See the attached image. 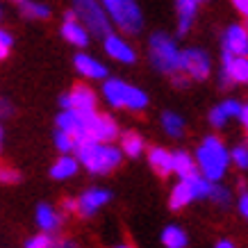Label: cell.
<instances>
[{
    "instance_id": "41",
    "label": "cell",
    "mask_w": 248,
    "mask_h": 248,
    "mask_svg": "<svg viewBox=\"0 0 248 248\" xmlns=\"http://www.w3.org/2000/svg\"><path fill=\"white\" fill-rule=\"evenodd\" d=\"M119 248H132V246H128V244H123V246H119Z\"/></svg>"
},
{
    "instance_id": "33",
    "label": "cell",
    "mask_w": 248,
    "mask_h": 248,
    "mask_svg": "<svg viewBox=\"0 0 248 248\" xmlns=\"http://www.w3.org/2000/svg\"><path fill=\"white\" fill-rule=\"evenodd\" d=\"M221 109H223V114H226L228 119H232V116H237L239 119V112H241V105L237 103V100H226V103H221Z\"/></svg>"
},
{
    "instance_id": "32",
    "label": "cell",
    "mask_w": 248,
    "mask_h": 248,
    "mask_svg": "<svg viewBox=\"0 0 248 248\" xmlns=\"http://www.w3.org/2000/svg\"><path fill=\"white\" fill-rule=\"evenodd\" d=\"M210 123L212 125H214V128H223V125H226L228 123V116L226 114H223V109H221V107H214V109H212L210 112Z\"/></svg>"
},
{
    "instance_id": "21",
    "label": "cell",
    "mask_w": 248,
    "mask_h": 248,
    "mask_svg": "<svg viewBox=\"0 0 248 248\" xmlns=\"http://www.w3.org/2000/svg\"><path fill=\"white\" fill-rule=\"evenodd\" d=\"M60 223H62V217L53 210V207H50V205L41 203L37 207V226L41 228L46 234L53 232V230H57V228H60Z\"/></svg>"
},
{
    "instance_id": "30",
    "label": "cell",
    "mask_w": 248,
    "mask_h": 248,
    "mask_svg": "<svg viewBox=\"0 0 248 248\" xmlns=\"http://www.w3.org/2000/svg\"><path fill=\"white\" fill-rule=\"evenodd\" d=\"M25 248H55V239L50 237V234H34L28 244H25Z\"/></svg>"
},
{
    "instance_id": "9",
    "label": "cell",
    "mask_w": 248,
    "mask_h": 248,
    "mask_svg": "<svg viewBox=\"0 0 248 248\" xmlns=\"http://www.w3.org/2000/svg\"><path fill=\"white\" fill-rule=\"evenodd\" d=\"M87 137H91L96 143H112L119 137V125L112 116L107 114H93L89 121V128H87Z\"/></svg>"
},
{
    "instance_id": "20",
    "label": "cell",
    "mask_w": 248,
    "mask_h": 248,
    "mask_svg": "<svg viewBox=\"0 0 248 248\" xmlns=\"http://www.w3.org/2000/svg\"><path fill=\"white\" fill-rule=\"evenodd\" d=\"M62 37L66 39L71 46H80V48L89 44V32L84 30L78 21H64V25H62Z\"/></svg>"
},
{
    "instance_id": "26",
    "label": "cell",
    "mask_w": 248,
    "mask_h": 248,
    "mask_svg": "<svg viewBox=\"0 0 248 248\" xmlns=\"http://www.w3.org/2000/svg\"><path fill=\"white\" fill-rule=\"evenodd\" d=\"M21 12L30 18H48L50 16V7L48 5H41V2H21L18 5Z\"/></svg>"
},
{
    "instance_id": "10",
    "label": "cell",
    "mask_w": 248,
    "mask_h": 248,
    "mask_svg": "<svg viewBox=\"0 0 248 248\" xmlns=\"http://www.w3.org/2000/svg\"><path fill=\"white\" fill-rule=\"evenodd\" d=\"M96 112L89 114H80V112H71V109H62V114L57 116V130L60 132H66L73 139H80V137H87V128H89V121Z\"/></svg>"
},
{
    "instance_id": "35",
    "label": "cell",
    "mask_w": 248,
    "mask_h": 248,
    "mask_svg": "<svg viewBox=\"0 0 248 248\" xmlns=\"http://www.w3.org/2000/svg\"><path fill=\"white\" fill-rule=\"evenodd\" d=\"M234 7H237V12L248 21V0H234Z\"/></svg>"
},
{
    "instance_id": "43",
    "label": "cell",
    "mask_w": 248,
    "mask_h": 248,
    "mask_svg": "<svg viewBox=\"0 0 248 248\" xmlns=\"http://www.w3.org/2000/svg\"><path fill=\"white\" fill-rule=\"evenodd\" d=\"M246 146H248V143H246Z\"/></svg>"
},
{
    "instance_id": "37",
    "label": "cell",
    "mask_w": 248,
    "mask_h": 248,
    "mask_svg": "<svg viewBox=\"0 0 248 248\" xmlns=\"http://www.w3.org/2000/svg\"><path fill=\"white\" fill-rule=\"evenodd\" d=\"M239 121H241V125L246 128L248 132V105H241V112H239Z\"/></svg>"
},
{
    "instance_id": "3",
    "label": "cell",
    "mask_w": 248,
    "mask_h": 248,
    "mask_svg": "<svg viewBox=\"0 0 248 248\" xmlns=\"http://www.w3.org/2000/svg\"><path fill=\"white\" fill-rule=\"evenodd\" d=\"M151 62L162 73L178 76L180 73V48L175 44V39L169 37L166 32H155L151 37Z\"/></svg>"
},
{
    "instance_id": "13",
    "label": "cell",
    "mask_w": 248,
    "mask_h": 248,
    "mask_svg": "<svg viewBox=\"0 0 248 248\" xmlns=\"http://www.w3.org/2000/svg\"><path fill=\"white\" fill-rule=\"evenodd\" d=\"M109 198H112V194H109L107 189H100V187L87 189V191L76 201V212H80L82 217H91V214H96Z\"/></svg>"
},
{
    "instance_id": "40",
    "label": "cell",
    "mask_w": 248,
    "mask_h": 248,
    "mask_svg": "<svg viewBox=\"0 0 248 248\" xmlns=\"http://www.w3.org/2000/svg\"><path fill=\"white\" fill-rule=\"evenodd\" d=\"M55 248H76L73 241H55Z\"/></svg>"
},
{
    "instance_id": "1",
    "label": "cell",
    "mask_w": 248,
    "mask_h": 248,
    "mask_svg": "<svg viewBox=\"0 0 248 248\" xmlns=\"http://www.w3.org/2000/svg\"><path fill=\"white\" fill-rule=\"evenodd\" d=\"M73 153L78 155V164H84L89 173H109L121 164L123 153L114 148L112 143H96L91 137L76 139Z\"/></svg>"
},
{
    "instance_id": "11",
    "label": "cell",
    "mask_w": 248,
    "mask_h": 248,
    "mask_svg": "<svg viewBox=\"0 0 248 248\" xmlns=\"http://www.w3.org/2000/svg\"><path fill=\"white\" fill-rule=\"evenodd\" d=\"M223 53L232 57H248V30L244 25H230L223 34Z\"/></svg>"
},
{
    "instance_id": "5",
    "label": "cell",
    "mask_w": 248,
    "mask_h": 248,
    "mask_svg": "<svg viewBox=\"0 0 248 248\" xmlns=\"http://www.w3.org/2000/svg\"><path fill=\"white\" fill-rule=\"evenodd\" d=\"M103 7H107L105 14H109V18L125 34H139L141 32L143 14L137 2H132V0H105Z\"/></svg>"
},
{
    "instance_id": "42",
    "label": "cell",
    "mask_w": 248,
    "mask_h": 248,
    "mask_svg": "<svg viewBox=\"0 0 248 248\" xmlns=\"http://www.w3.org/2000/svg\"><path fill=\"white\" fill-rule=\"evenodd\" d=\"M0 141H2V128H0Z\"/></svg>"
},
{
    "instance_id": "34",
    "label": "cell",
    "mask_w": 248,
    "mask_h": 248,
    "mask_svg": "<svg viewBox=\"0 0 248 248\" xmlns=\"http://www.w3.org/2000/svg\"><path fill=\"white\" fill-rule=\"evenodd\" d=\"M9 48H12V37H9V32L0 30V62L9 55Z\"/></svg>"
},
{
    "instance_id": "28",
    "label": "cell",
    "mask_w": 248,
    "mask_h": 248,
    "mask_svg": "<svg viewBox=\"0 0 248 248\" xmlns=\"http://www.w3.org/2000/svg\"><path fill=\"white\" fill-rule=\"evenodd\" d=\"M55 146H57V151L60 153H73V148H76V139L71 135H66V132H55Z\"/></svg>"
},
{
    "instance_id": "24",
    "label": "cell",
    "mask_w": 248,
    "mask_h": 248,
    "mask_svg": "<svg viewBox=\"0 0 248 248\" xmlns=\"http://www.w3.org/2000/svg\"><path fill=\"white\" fill-rule=\"evenodd\" d=\"M121 151L125 153L128 157H139L143 153L141 135H137V132H125V135L121 137Z\"/></svg>"
},
{
    "instance_id": "15",
    "label": "cell",
    "mask_w": 248,
    "mask_h": 248,
    "mask_svg": "<svg viewBox=\"0 0 248 248\" xmlns=\"http://www.w3.org/2000/svg\"><path fill=\"white\" fill-rule=\"evenodd\" d=\"M76 68L78 73L84 78H89V80H103L107 78V68L103 62H98L96 57H89V55H76Z\"/></svg>"
},
{
    "instance_id": "8",
    "label": "cell",
    "mask_w": 248,
    "mask_h": 248,
    "mask_svg": "<svg viewBox=\"0 0 248 248\" xmlns=\"http://www.w3.org/2000/svg\"><path fill=\"white\" fill-rule=\"evenodd\" d=\"M62 107L64 112L71 109V112H80V114H89V112H96V93L84 87V84H78L73 89L62 96Z\"/></svg>"
},
{
    "instance_id": "4",
    "label": "cell",
    "mask_w": 248,
    "mask_h": 248,
    "mask_svg": "<svg viewBox=\"0 0 248 248\" xmlns=\"http://www.w3.org/2000/svg\"><path fill=\"white\" fill-rule=\"evenodd\" d=\"M103 96L112 107H123V109H143L148 105V96L141 89H137L132 84L123 82V80H105L103 84Z\"/></svg>"
},
{
    "instance_id": "12",
    "label": "cell",
    "mask_w": 248,
    "mask_h": 248,
    "mask_svg": "<svg viewBox=\"0 0 248 248\" xmlns=\"http://www.w3.org/2000/svg\"><path fill=\"white\" fill-rule=\"evenodd\" d=\"M223 87L234 82H248V57H232V55L223 53Z\"/></svg>"
},
{
    "instance_id": "27",
    "label": "cell",
    "mask_w": 248,
    "mask_h": 248,
    "mask_svg": "<svg viewBox=\"0 0 248 248\" xmlns=\"http://www.w3.org/2000/svg\"><path fill=\"white\" fill-rule=\"evenodd\" d=\"M230 159H232L234 164L239 166L241 171H248V146H246V143L234 146L232 151H230Z\"/></svg>"
},
{
    "instance_id": "2",
    "label": "cell",
    "mask_w": 248,
    "mask_h": 248,
    "mask_svg": "<svg viewBox=\"0 0 248 248\" xmlns=\"http://www.w3.org/2000/svg\"><path fill=\"white\" fill-rule=\"evenodd\" d=\"M196 166L201 169V175H203L207 182L217 185V180H221L226 175V169L230 164V151H228L223 141L217 139L214 135L205 137L198 151H196Z\"/></svg>"
},
{
    "instance_id": "7",
    "label": "cell",
    "mask_w": 248,
    "mask_h": 248,
    "mask_svg": "<svg viewBox=\"0 0 248 248\" xmlns=\"http://www.w3.org/2000/svg\"><path fill=\"white\" fill-rule=\"evenodd\" d=\"M180 71L194 80H205L212 71L210 55L201 48H187L180 53Z\"/></svg>"
},
{
    "instance_id": "25",
    "label": "cell",
    "mask_w": 248,
    "mask_h": 248,
    "mask_svg": "<svg viewBox=\"0 0 248 248\" xmlns=\"http://www.w3.org/2000/svg\"><path fill=\"white\" fill-rule=\"evenodd\" d=\"M162 128L166 130L169 137H180L185 130V119L175 112H164L162 114Z\"/></svg>"
},
{
    "instance_id": "31",
    "label": "cell",
    "mask_w": 248,
    "mask_h": 248,
    "mask_svg": "<svg viewBox=\"0 0 248 248\" xmlns=\"http://www.w3.org/2000/svg\"><path fill=\"white\" fill-rule=\"evenodd\" d=\"M21 180V173L16 169H9V166H0V182L2 185H16Z\"/></svg>"
},
{
    "instance_id": "22",
    "label": "cell",
    "mask_w": 248,
    "mask_h": 248,
    "mask_svg": "<svg viewBox=\"0 0 248 248\" xmlns=\"http://www.w3.org/2000/svg\"><path fill=\"white\" fill-rule=\"evenodd\" d=\"M78 173V159L73 155H62L53 166H50V175L55 180H68Z\"/></svg>"
},
{
    "instance_id": "14",
    "label": "cell",
    "mask_w": 248,
    "mask_h": 248,
    "mask_svg": "<svg viewBox=\"0 0 248 248\" xmlns=\"http://www.w3.org/2000/svg\"><path fill=\"white\" fill-rule=\"evenodd\" d=\"M103 41H105V53L109 55L112 60L123 62V64H135L137 62L135 48H132L123 37H119V34H107Z\"/></svg>"
},
{
    "instance_id": "19",
    "label": "cell",
    "mask_w": 248,
    "mask_h": 248,
    "mask_svg": "<svg viewBox=\"0 0 248 248\" xmlns=\"http://www.w3.org/2000/svg\"><path fill=\"white\" fill-rule=\"evenodd\" d=\"M148 164H151L153 169H155V173L162 175V178H166L169 173H173L171 153L166 151V148H159V146L151 148V153H148Z\"/></svg>"
},
{
    "instance_id": "18",
    "label": "cell",
    "mask_w": 248,
    "mask_h": 248,
    "mask_svg": "<svg viewBox=\"0 0 248 248\" xmlns=\"http://www.w3.org/2000/svg\"><path fill=\"white\" fill-rule=\"evenodd\" d=\"M194 198V189H191V180H178V185L173 187L171 191V198H169V205H171V210H182V207H187Z\"/></svg>"
},
{
    "instance_id": "16",
    "label": "cell",
    "mask_w": 248,
    "mask_h": 248,
    "mask_svg": "<svg viewBox=\"0 0 248 248\" xmlns=\"http://www.w3.org/2000/svg\"><path fill=\"white\" fill-rule=\"evenodd\" d=\"M171 166H173V173H175L180 180H187V178L198 175V166H196L194 157L185 151L171 153Z\"/></svg>"
},
{
    "instance_id": "17",
    "label": "cell",
    "mask_w": 248,
    "mask_h": 248,
    "mask_svg": "<svg viewBox=\"0 0 248 248\" xmlns=\"http://www.w3.org/2000/svg\"><path fill=\"white\" fill-rule=\"evenodd\" d=\"M175 9H178V34L182 37L189 32L196 14H198V2L196 0H180L175 5Z\"/></svg>"
},
{
    "instance_id": "38",
    "label": "cell",
    "mask_w": 248,
    "mask_h": 248,
    "mask_svg": "<svg viewBox=\"0 0 248 248\" xmlns=\"http://www.w3.org/2000/svg\"><path fill=\"white\" fill-rule=\"evenodd\" d=\"M64 210H66V212H76V201H73V198H66V201H64Z\"/></svg>"
},
{
    "instance_id": "6",
    "label": "cell",
    "mask_w": 248,
    "mask_h": 248,
    "mask_svg": "<svg viewBox=\"0 0 248 248\" xmlns=\"http://www.w3.org/2000/svg\"><path fill=\"white\" fill-rule=\"evenodd\" d=\"M76 16H78V23L82 25L84 30L89 28L91 34H96V37H103L105 39L107 34H112L109 32V18L105 14V7H100L98 2L93 0H80L76 2Z\"/></svg>"
},
{
    "instance_id": "36",
    "label": "cell",
    "mask_w": 248,
    "mask_h": 248,
    "mask_svg": "<svg viewBox=\"0 0 248 248\" xmlns=\"http://www.w3.org/2000/svg\"><path fill=\"white\" fill-rule=\"evenodd\" d=\"M239 212L248 218V194H244V196L239 198Z\"/></svg>"
},
{
    "instance_id": "29",
    "label": "cell",
    "mask_w": 248,
    "mask_h": 248,
    "mask_svg": "<svg viewBox=\"0 0 248 248\" xmlns=\"http://www.w3.org/2000/svg\"><path fill=\"white\" fill-rule=\"evenodd\" d=\"M210 198L214 201V203L223 205V207H228V205H230V201H232V196H230V191H228L226 187H221V185H212Z\"/></svg>"
},
{
    "instance_id": "39",
    "label": "cell",
    "mask_w": 248,
    "mask_h": 248,
    "mask_svg": "<svg viewBox=\"0 0 248 248\" xmlns=\"http://www.w3.org/2000/svg\"><path fill=\"white\" fill-rule=\"evenodd\" d=\"M214 248H234V244H232V241H230V239H221V241H218V244H217V246H214Z\"/></svg>"
},
{
    "instance_id": "23",
    "label": "cell",
    "mask_w": 248,
    "mask_h": 248,
    "mask_svg": "<svg viewBox=\"0 0 248 248\" xmlns=\"http://www.w3.org/2000/svg\"><path fill=\"white\" fill-rule=\"evenodd\" d=\"M162 244L166 248H185L187 246V232L180 226H166L162 230Z\"/></svg>"
}]
</instances>
